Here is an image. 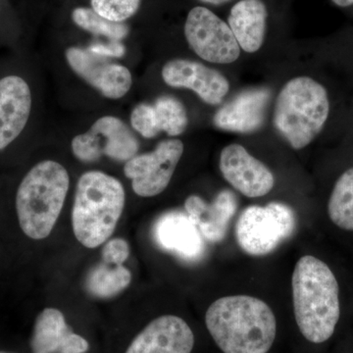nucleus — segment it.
<instances>
[{
    "label": "nucleus",
    "mask_w": 353,
    "mask_h": 353,
    "mask_svg": "<svg viewBox=\"0 0 353 353\" xmlns=\"http://www.w3.org/2000/svg\"><path fill=\"white\" fill-rule=\"evenodd\" d=\"M205 325L223 353H267L277 336L273 310L253 296L221 297L206 311Z\"/></svg>",
    "instance_id": "1"
},
{
    "label": "nucleus",
    "mask_w": 353,
    "mask_h": 353,
    "mask_svg": "<svg viewBox=\"0 0 353 353\" xmlns=\"http://www.w3.org/2000/svg\"><path fill=\"white\" fill-rule=\"evenodd\" d=\"M292 288L301 334L316 345L329 341L341 316L340 288L333 271L321 259L305 255L294 267Z\"/></svg>",
    "instance_id": "2"
},
{
    "label": "nucleus",
    "mask_w": 353,
    "mask_h": 353,
    "mask_svg": "<svg viewBox=\"0 0 353 353\" xmlns=\"http://www.w3.org/2000/svg\"><path fill=\"white\" fill-rule=\"evenodd\" d=\"M126 202L118 179L101 171L83 174L77 183L72 225L77 240L85 248H97L115 232Z\"/></svg>",
    "instance_id": "3"
},
{
    "label": "nucleus",
    "mask_w": 353,
    "mask_h": 353,
    "mask_svg": "<svg viewBox=\"0 0 353 353\" xmlns=\"http://www.w3.org/2000/svg\"><path fill=\"white\" fill-rule=\"evenodd\" d=\"M70 178L63 165L39 162L28 172L16 194L21 230L32 240L48 238L57 224L68 194Z\"/></svg>",
    "instance_id": "4"
},
{
    "label": "nucleus",
    "mask_w": 353,
    "mask_h": 353,
    "mask_svg": "<svg viewBox=\"0 0 353 353\" xmlns=\"http://www.w3.org/2000/svg\"><path fill=\"white\" fill-rule=\"evenodd\" d=\"M329 114V95L324 85L310 77H296L279 92L274 127L292 148L303 150L324 129Z\"/></svg>",
    "instance_id": "5"
},
{
    "label": "nucleus",
    "mask_w": 353,
    "mask_h": 353,
    "mask_svg": "<svg viewBox=\"0 0 353 353\" xmlns=\"http://www.w3.org/2000/svg\"><path fill=\"white\" fill-rule=\"evenodd\" d=\"M296 226L294 210L282 202L252 205L241 213L236 238L243 252L254 256L269 254L289 239Z\"/></svg>",
    "instance_id": "6"
},
{
    "label": "nucleus",
    "mask_w": 353,
    "mask_h": 353,
    "mask_svg": "<svg viewBox=\"0 0 353 353\" xmlns=\"http://www.w3.org/2000/svg\"><path fill=\"white\" fill-rule=\"evenodd\" d=\"M192 50L204 61L231 64L241 57V48L228 23L206 7L192 8L185 24Z\"/></svg>",
    "instance_id": "7"
},
{
    "label": "nucleus",
    "mask_w": 353,
    "mask_h": 353,
    "mask_svg": "<svg viewBox=\"0 0 353 353\" xmlns=\"http://www.w3.org/2000/svg\"><path fill=\"white\" fill-rule=\"evenodd\" d=\"M183 150L180 139H165L153 152L137 154L127 161L124 174L132 181L134 192L141 197L157 196L163 192L173 178Z\"/></svg>",
    "instance_id": "8"
},
{
    "label": "nucleus",
    "mask_w": 353,
    "mask_h": 353,
    "mask_svg": "<svg viewBox=\"0 0 353 353\" xmlns=\"http://www.w3.org/2000/svg\"><path fill=\"white\" fill-rule=\"evenodd\" d=\"M219 167L225 180L250 199L266 196L275 185V176L270 169L239 143L223 148Z\"/></svg>",
    "instance_id": "9"
},
{
    "label": "nucleus",
    "mask_w": 353,
    "mask_h": 353,
    "mask_svg": "<svg viewBox=\"0 0 353 353\" xmlns=\"http://www.w3.org/2000/svg\"><path fill=\"white\" fill-rule=\"evenodd\" d=\"M65 54L77 75L108 99H119L131 90L132 79L127 67L80 48H70Z\"/></svg>",
    "instance_id": "10"
},
{
    "label": "nucleus",
    "mask_w": 353,
    "mask_h": 353,
    "mask_svg": "<svg viewBox=\"0 0 353 353\" xmlns=\"http://www.w3.org/2000/svg\"><path fill=\"white\" fill-rule=\"evenodd\" d=\"M165 83L176 88H188L209 105H219L230 92V82L216 69L194 60H170L161 72Z\"/></svg>",
    "instance_id": "11"
},
{
    "label": "nucleus",
    "mask_w": 353,
    "mask_h": 353,
    "mask_svg": "<svg viewBox=\"0 0 353 353\" xmlns=\"http://www.w3.org/2000/svg\"><path fill=\"white\" fill-rule=\"evenodd\" d=\"M194 341V332L185 320L163 315L134 339L126 353H192Z\"/></svg>",
    "instance_id": "12"
},
{
    "label": "nucleus",
    "mask_w": 353,
    "mask_h": 353,
    "mask_svg": "<svg viewBox=\"0 0 353 353\" xmlns=\"http://www.w3.org/2000/svg\"><path fill=\"white\" fill-rule=\"evenodd\" d=\"M155 241L162 250L187 261H196L205 252L204 239L187 213L170 211L160 216L153 228Z\"/></svg>",
    "instance_id": "13"
},
{
    "label": "nucleus",
    "mask_w": 353,
    "mask_h": 353,
    "mask_svg": "<svg viewBox=\"0 0 353 353\" xmlns=\"http://www.w3.org/2000/svg\"><path fill=\"white\" fill-rule=\"evenodd\" d=\"M31 108V90L24 79L8 76L0 80V150L20 136Z\"/></svg>",
    "instance_id": "14"
},
{
    "label": "nucleus",
    "mask_w": 353,
    "mask_h": 353,
    "mask_svg": "<svg viewBox=\"0 0 353 353\" xmlns=\"http://www.w3.org/2000/svg\"><path fill=\"white\" fill-rule=\"evenodd\" d=\"M31 348L32 353H85L90 345L70 328L61 311L48 307L37 317Z\"/></svg>",
    "instance_id": "15"
},
{
    "label": "nucleus",
    "mask_w": 353,
    "mask_h": 353,
    "mask_svg": "<svg viewBox=\"0 0 353 353\" xmlns=\"http://www.w3.org/2000/svg\"><path fill=\"white\" fill-rule=\"evenodd\" d=\"M187 214L209 243H220L226 238L230 222L238 210V201L231 190H222L212 202L190 196L185 202Z\"/></svg>",
    "instance_id": "16"
},
{
    "label": "nucleus",
    "mask_w": 353,
    "mask_h": 353,
    "mask_svg": "<svg viewBox=\"0 0 353 353\" xmlns=\"http://www.w3.org/2000/svg\"><path fill=\"white\" fill-rule=\"evenodd\" d=\"M270 99V92L255 88L241 92L216 112L214 124L230 132H255L264 122L265 111Z\"/></svg>",
    "instance_id": "17"
},
{
    "label": "nucleus",
    "mask_w": 353,
    "mask_h": 353,
    "mask_svg": "<svg viewBox=\"0 0 353 353\" xmlns=\"http://www.w3.org/2000/svg\"><path fill=\"white\" fill-rule=\"evenodd\" d=\"M268 11L262 0H240L231 9L228 25L241 50L257 52L266 36Z\"/></svg>",
    "instance_id": "18"
},
{
    "label": "nucleus",
    "mask_w": 353,
    "mask_h": 353,
    "mask_svg": "<svg viewBox=\"0 0 353 353\" xmlns=\"http://www.w3.org/2000/svg\"><path fill=\"white\" fill-rule=\"evenodd\" d=\"M90 131L97 136L102 153L111 159L127 162L138 154V139L119 118L104 116L92 125Z\"/></svg>",
    "instance_id": "19"
},
{
    "label": "nucleus",
    "mask_w": 353,
    "mask_h": 353,
    "mask_svg": "<svg viewBox=\"0 0 353 353\" xmlns=\"http://www.w3.org/2000/svg\"><path fill=\"white\" fill-rule=\"evenodd\" d=\"M131 281V271L124 265L102 261L88 272L85 278V290L90 296L110 299L126 290Z\"/></svg>",
    "instance_id": "20"
},
{
    "label": "nucleus",
    "mask_w": 353,
    "mask_h": 353,
    "mask_svg": "<svg viewBox=\"0 0 353 353\" xmlns=\"http://www.w3.org/2000/svg\"><path fill=\"white\" fill-rule=\"evenodd\" d=\"M330 219L345 231H353V167L334 183L328 202Z\"/></svg>",
    "instance_id": "21"
},
{
    "label": "nucleus",
    "mask_w": 353,
    "mask_h": 353,
    "mask_svg": "<svg viewBox=\"0 0 353 353\" xmlns=\"http://www.w3.org/2000/svg\"><path fill=\"white\" fill-rule=\"evenodd\" d=\"M152 105L160 132H166L170 137H178L187 130L188 112L178 99L171 95H162Z\"/></svg>",
    "instance_id": "22"
},
{
    "label": "nucleus",
    "mask_w": 353,
    "mask_h": 353,
    "mask_svg": "<svg viewBox=\"0 0 353 353\" xmlns=\"http://www.w3.org/2000/svg\"><path fill=\"white\" fill-rule=\"evenodd\" d=\"M72 19L85 31L106 37L111 41H119L129 34V28L124 22H114L106 19L92 10V8H76L72 13Z\"/></svg>",
    "instance_id": "23"
},
{
    "label": "nucleus",
    "mask_w": 353,
    "mask_h": 353,
    "mask_svg": "<svg viewBox=\"0 0 353 353\" xmlns=\"http://www.w3.org/2000/svg\"><path fill=\"white\" fill-rule=\"evenodd\" d=\"M92 10L106 19L124 22L139 10L141 0H90Z\"/></svg>",
    "instance_id": "24"
},
{
    "label": "nucleus",
    "mask_w": 353,
    "mask_h": 353,
    "mask_svg": "<svg viewBox=\"0 0 353 353\" xmlns=\"http://www.w3.org/2000/svg\"><path fill=\"white\" fill-rule=\"evenodd\" d=\"M131 124L145 139L155 138L160 132L152 104L141 103L137 105L132 112Z\"/></svg>",
    "instance_id": "25"
},
{
    "label": "nucleus",
    "mask_w": 353,
    "mask_h": 353,
    "mask_svg": "<svg viewBox=\"0 0 353 353\" xmlns=\"http://www.w3.org/2000/svg\"><path fill=\"white\" fill-rule=\"evenodd\" d=\"M71 146L76 158L85 163L97 161L103 155L97 136L90 131L76 136Z\"/></svg>",
    "instance_id": "26"
},
{
    "label": "nucleus",
    "mask_w": 353,
    "mask_h": 353,
    "mask_svg": "<svg viewBox=\"0 0 353 353\" xmlns=\"http://www.w3.org/2000/svg\"><path fill=\"white\" fill-rule=\"evenodd\" d=\"M130 246L126 241L121 238L112 239L102 248V261L108 263L123 265L129 259Z\"/></svg>",
    "instance_id": "27"
},
{
    "label": "nucleus",
    "mask_w": 353,
    "mask_h": 353,
    "mask_svg": "<svg viewBox=\"0 0 353 353\" xmlns=\"http://www.w3.org/2000/svg\"><path fill=\"white\" fill-rule=\"evenodd\" d=\"M90 52L103 57H122L126 52V48L119 41H111L110 43H94L88 48Z\"/></svg>",
    "instance_id": "28"
},
{
    "label": "nucleus",
    "mask_w": 353,
    "mask_h": 353,
    "mask_svg": "<svg viewBox=\"0 0 353 353\" xmlns=\"http://www.w3.org/2000/svg\"><path fill=\"white\" fill-rule=\"evenodd\" d=\"M334 6L339 7H350L353 6V0H332Z\"/></svg>",
    "instance_id": "29"
},
{
    "label": "nucleus",
    "mask_w": 353,
    "mask_h": 353,
    "mask_svg": "<svg viewBox=\"0 0 353 353\" xmlns=\"http://www.w3.org/2000/svg\"><path fill=\"white\" fill-rule=\"evenodd\" d=\"M202 3L212 4V6H221V4L227 3L231 0H199Z\"/></svg>",
    "instance_id": "30"
},
{
    "label": "nucleus",
    "mask_w": 353,
    "mask_h": 353,
    "mask_svg": "<svg viewBox=\"0 0 353 353\" xmlns=\"http://www.w3.org/2000/svg\"><path fill=\"white\" fill-rule=\"evenodd\" d=\"M0 353H10V352H0Z\"/></svg>",
    "instance_id": "31"
}]
</instances>
